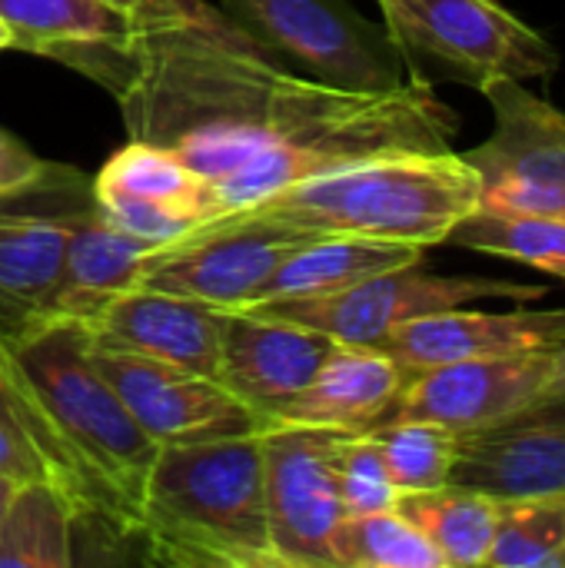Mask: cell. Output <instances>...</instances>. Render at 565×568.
Instances as JSON below:
<instances>
[{"mask_svg": "<svg viewBox=\"0 0 565 568\" xmlns=\"http://www.w3.org/2000/svg\"><path fill=\"white\" fill-rule=\"evenodd\" d=\"M559 568H565V556H563V559H559Z\"/></svg>", "mask_w": 565, "mask_h": 568, "instance_id": "37", "label": "cell"}, {"mask_svg": "<svg viewBox=\"0 0 565 568\" xmlns=\"http://www.w3.org/2000/svg\"><path fill=\"white\" fill-rule=\"evenodd\" d=\"M393 509L430 539L446 568H486L503 499L446 483L423 493H400Z\"/></svg>", "mask_w": 565, "mask_h": 568, "instance_id": "23", "label": "cell"}, {"mask_svg": "<svg viewBox=\"0 0 565 568\" xmlns=\"http://www.w3.org/2000/svg\"><path fill=\"white\" fill-rule=\"evenodd\" d=\"M0 476H10L17 483L47 479L30 439L23 433L17 396H13V386H10L7 366H3V349H0Z\"/></svg>", "mask_w": 565, "mask_h": 568, "instance_id": "31", "label": "cell"}, {"mask_svg": "<svg viewBox=\"0 0 565 568\" xmlns=\"http://www.w3.org/2000/svg\"><path fill=\"white\" fill-rule=\"evenodd\" d=\"M150 243L123 233L100 216L97 203L77 213L67 226V253L60 280L43 306L40 320L87 323L110 296L133 286V273Z\"/></svg>", "mask_w": 565, "mask_h": 568, "instance_id": "20", "label": "cell"}, {"mask_svg": "<svg viewBox=\"0 0 565 568\" xmlns=\"http://www.w3.org/2000/svg\"><path fill=\"white\" fill-rule=\"evenodd\" d=\"M406 376L460 359H516L565 349V306L483 313L473 306L413 320L376 343Z\"/></svg>", "mask_w": 565, "mask_h": 568, "instance_id": "16", "label": "cell"}, {"mask_svg": "<svg viewBox=\"0 0 565 568\" xmlns=\"http://www.w3.org/2000/svg\"><path fill=\"white\" fill-rule=\"evenodd\" d=\"M220 306L147 286H130L110 296L83 323L97 349L147 356L213 379L220 356Z\"/></svg>", "mask_w": 565, "mask_h": 568, "instance_id": "17", "label": "cell"}, {"mask_svg": "<svg viewBox=\"0 0 565 568\" xmlns=\"http://www.w3.org/2000/svg\"><path fill=\"white\" fill-rule=\"evenodd\" d=\"M480 173L463 153H390L306 176L250 213L323 236L440 246L480 206Z\"/></svg>", "mask_w": 565, "mask_h": 568, "instance_id": "4", "label": "cell"}, {"mask_svg": "<svg viewBox=\"0 0 565 568\" xmlns=\"http://www.w3.org/2000/svg\"><path fill=\"white\" fill-rule=\"evenodd\" d=\"M0 50H13V27L0 17Z\"/></svg>", "mask_w": 565, "mask_h": 568, "instance_id": "35", "label": "cell"}, {"mask_svg": "<svg viewBox=\"0 0 565 568\" xmlns=\"http://www.w3.org/2000/svg\"><path fill=\"white\" fill-rule=\"evenodd\" d=\"M107 3H113L117 10H127V13H137L147 0H107Z\"/></svg>", "mask_w": 565, "mask_h": 568, "instance_id": "36", "label": "cell"}, {"mask_svg": "<svg viewBox=\"0 0 565 568\" xmlns=\"http://www.w3.org/2000/svg\"><path fill=\"white\" fill-rule=\"evenodd\" d=\"M546 296H549L546 283H513L493 276H436L426 273L423 263H413L353 283L340 293L276 300V303L240 306V310H256V313L303 323L343 346H376L393 329L443 310H460L483 300L536 303Z\"/></svg>", "mask_w": 565, "mask_h": 568, "instance_id": "8", "label": "cell"}, {"mask_svg": "<svg viewBox=\"0 0 565 568\" xmlns=\"http://www.w3.org/2000/svg\"><path fill=\"white\" fill-rule=\"evenodd\" d=\"M333 349L336 339L303 323L256 310H223L216 383L270 426Z\"/></svg>", "mask_w": 565, "mask_h": 568, "instance_id": "14", "label": "cell"}, {"mask_svg": "<svg viewBox=\"0 0 565 568\" xmlns=\"http://www.w3.org/2000/svg\"><path fill=\"white\" fill-rule=\"evenodd\" d=\"M17 489V479H10V476H0V516H3V506H7V499H10V493Z\"/></svg>", "mask_w": 565, "mask_h": 568, "instance_id": "34", "label": "cell"}, {"mask_svg": "<svg viewBox=\"0 0 565 568\" xmlns=\"http://www.w3.org/2000/svg\"><path fill=\"white\" fill-rule=\"evenodd\" d=\"M133 539L150 566L280 568L260 433L160 446Z\"/></svg>", "mask_w": 565, "mask_h": 568, "instance_id": "3", "label": "cell"}, {"mask_svg": "<svg viewBox=\"0 0 565 568\" xmlns=\"http://www.w3.org/2000/svg\"><path fill=\"white\" fill-rule=\"evenodd\" d=\"M93 206V180L63 166L40 186L0 196V216H70Z\"/></svg>", "mask_w": 565, "mask_h": 568, "instance_id": "30", "label": "cell"}, {"mask_svg": "<svg viewBox=\"0 0 565 568\" xmlns=\"http://www.w3.org/2000/svg\"><path fill=\"white\" fill-rule=\"evenodd\" d=\"M7 379L43 476L70 499L77 523L133 539L160 446L93 363L77 320H37L0 336Z\"/></svg>", "mask_w": 565, "mask_h": 568, "instance_id": "2", "label": "cell"}, {"mask_svg": "<svg viewBox=\"0 0 565 568\" xmlns=\"http://www.w3.org/2000/svg\"><path fill=\"white\" fill-rule=\"evenodd\" d=\"M260 50L293 73L360 93L400 90L410 63L383 23L350 0H213Z\"/></svg>", "mask_w": 565, "mask_h": 568, "instance_id": "6", "label": "cell"}, {"mask_svg": "<svg viewBox=\"0 0 565 568\" xmlns=\"http://www.w3.org/2000/svg\"><path fill=\"white\" fill-rule=\"evenodd\" d=\"M110 93L130 140L173 150L206 183L213 216L343 163L453 150L460 133L433 83L360 93L306 80L213 0H147Z\"/></svg>", "mask_w": 565, "mask_h": 568, "instance_id": "1", "label": "cell"}, {"mask_svg": "<svg viewBox=\"0 0 565 568\" xmlns=\"http://www.w3.org/2000/svg\"><path fill=\"white\" fill-rule=\"evenodd\" d=\"M93 363L157 446L210 443L266 429L263 416L213 376L97 346Z\"/></svg>", "mask_w": 565, "mask_h": 568, "instance_id": "11", "label": "cell"}, {"mask_svg": "<svg viewBox=\"0 0 565 568\" xmlns=\"http://www.w3.org/2000/svg\"><path fill=\"white\" fill-rule=\"evenodd\" d=\"M549 393L565 396V349L553 353V379H549Z\"/></svg>", "mask_w": 565, "mask_h": 568, "instance_id": "33", "label": "cell"}, {"mask_svg": "<svg viewBox=\"0 0 565 568\" xmlns=\"http://www.w3.org/2000/svg\"><path fill=\"white\" fill-rule=\"evenodd\" d=\"M73 216H0V336H17L43 316Z\"/></svg>", "mask_w": 565, "mask_h": 568, "instance_id": "22", "label": "cell"}, {"mask_svg": "<svg viewBox=\"0 0 565 568\" xmlns=\"http://www.w3.org/2000/svg\"><path fill=\"white\" fill-rule=\"evenodd\" d=\"M565 556V493L506 499L486 568H559Z\"/></svg>", "mask_w": 565, "mask_h": 568, "instance_id": "27", "label": "cell"}, {"mask_svg": "<svg viewBox=\"0 0 565 568\" xmlns=\"http://www.w3.org/2000/svg\"><path fill=\"white\" fill-rule=\"evenodd\" d=\"M336 489L346 516L386 513L396 506L400 493L370 433H346L336 449Z\"/></svg>", "mask_w": 565, "mask_h": 568, "instance_id": "29", "label": "cell"}, {"mask_svg": "<svg viewBox=\"0 0 565 568\" xmlns=\"http://www.w3.org/2000/svg\"><path fill=\"white\" fill-rule=\"evenodd\" d=\"M450 483L503 503L565 493V396L546 393L519 413L460 436Z\"/></svg>", "mask_w": 565, "mask_h": 568, "instance_id": "13", "label": "cell"}, {"mask_svg": "<svg viewBox=\"0 0 565 568\" xmlns=\"http://www.w3.org/2000/svg\"><path fill=\"white\" fill-rule=\"evenodd\" d=\"M57 170H60V163L37 156L13 133L0 130V196L33 190L40 183H47Z\"/></svg>", "mask_w": 565, "mask_h": 568, "instance_id": "32", "label": "cell"}, {"mask_svg": "<svg viewBox=\"0 0 565 568\" xmlns=\"http://www.w3.org/2000/svg\"><path fill=\"white\" fill-rule=\"evenodd\" d=\"M446 243L533 266L565 283V216H516L473 210L450 233Z\"/></svg>", "mask_w": 565, "mask_h": 568, "instance_id": "25", "label": "cell"}, {"mask_svg": "<svg viewBox=\"0 0 565 568\" xmlns=\"http://www.w3.org/2000/svg\"><path fill=\"white\" fill-rule=\"evenodd\" d=\"M0 17L13 27V50L53 57L103 90L120 80L133 13L107 0H0Z\"/></svg>", "mask_w": 565, "mask_h": 568, "instance_id": "18", "label": "cell"}, {"mask_svg": "<svg viewBox=\"0 0 565 568\" xmlns=\"http://www.w3.org/2000/svg\"><path fill=\"white\" fill-rule=\"evenodd\" d=\"M553 353L516 359H460L406 376L386 423L423 419L456 436L486 429L549 393Z\"/></svg>", "mask_w": 565, "mask_h": 568, "instance_id": "12", "label": "cell"}, {"mask_svg": "<svg viewBox=\"0 0 565 568\" xmlns=\"http://www.w3.org/2000/svg\"><path fill=\"white\" fill-rule=\"evenodd\" d=\"M333 568H446L430 539L396 509L343 516L330 536Z\"/></svg>", "mask_w": 565, "mask_h": 568, "instance_id": "26", "label": "cell"}, {"mask_svg": "<svg viewBox=\"0 0 565 568\" xmlns=\"http://www.w3.org/2000/svg\"><path fill=\"white\" fill-rule=\"evenodd\" d=\"M483 97L493 106V133L463 153L483 186L476 210L565 216V110L516 77L493 80Z\"/></svg>", "mask_w": 565, "mask_h": 568, "instance_id": "9", "label": "cell"}, {"mask_svg": "<svg viewBox=\"0 0 565 568\" xmlns=\"http://www.w3.org/2000/svg\"><path fill=\"white\" fill-rule=\"evenodd\" d=\"M316 236L323 233H310L250 210L216 213L176 240L150 246L133 273V286L236 310L260 293L290 253Z\"/></svg>", "mask_w": 565, "mask_h": 568, "instance_id": "7", "label": "cell"}, {"mask_svg": "<svg viewBox=\"0 0 565 568\" xmlns=\"http://www.w3.org/2000/svg\"><path fill=\"white\" fill-rule=\"evenodd\" d=\"M396 493H423L450 483L460 436L423 419L380 423L370 429Z\"/></svg>", "mask_w": 565, "mask_h": 568, "instance_id": "28", "label": "cell"}, {"mask_svg": "<svg viewBox=\"0 0 565 568\" xmlns=\"http://www.w3.org/2000/svg\"><path fill=\"white\" fill-rule=\"evenodd\" d=\"M410 73L486 90L500 77L543 80L559 70L546 33L496 0H376Z\"/></svg>", "mask_w": 565, "mask_h": 568, "instance_id": "5", "label": "cell"}, {"mask_svg": "<svg viewBox=\"0 0 565 568\" xmlns=\"http://www.w3.org/2000/svg\"><path fill=\"white\" fill-rule=\"evenodd\" d=\"M423 253L426 250L406 243H383L363 236H316L296 253H290L246 306L340 293L370 276L423 263Z\"/></svg>", "mask_w": 565, "mask_h": 568, "instance_id": "21", "label": "cell"}, {"mask_svg": "<svg viewBox=\"0 0 565 568\" xmlns=\"http://www.w3.org/2000/svg\"><path fill=\"white\" fill-rule=\"evenodd\" d=\"M77 513L50 479L17 483L0 516V568L73 566Z\"/></svg>", "mask_w": 565, "mask_h": 568, "instance_id": "24", "label": "cell"}, {"mask_svg": "<svg viewBox=\"0 0 565 568\" xmlns=\"http://www.w3.org/2000/svg\"><path fill=\"white\" fill-rule=\"evenodd\" d=\"M403 383L406 373L383 349L336 343L330 359L273 416V423L370 433L380 423H386Z\"/></svg>", "mask_w": 565, "mask_h": 568, "instance_id": "19", "label": "cell"}, {"mask_svg": "<svg viewBox=\"0 0 565 568\" xmlns=\"http://www.w3.org/2000/svg\"><path fill=\"white\" fill-rule=\"evenodd\" d=\"M346 433L273 423L260 429L270 539L280 568H333L330 536L343 503L336 489V449Z\"/></svg>", "mask_w": 565, "mask_h": 568, "instance_id": "10", "label": "cell"}, {"mask_svg": "<svg viewBox=\"0 0 565 568\" xmlns=\"http://www.w3.org/2000/svg\"><path fill=\"white\" fill-rule=\"evenodd\" d=\"M93 203L103 220L157 246L213 216L206 183L167 146L130 140L93 176Z\"/></svg>", "mask_w": 565, "mask_h": 568, "instance_id": "15", "label": "cell"}]
</instances>
